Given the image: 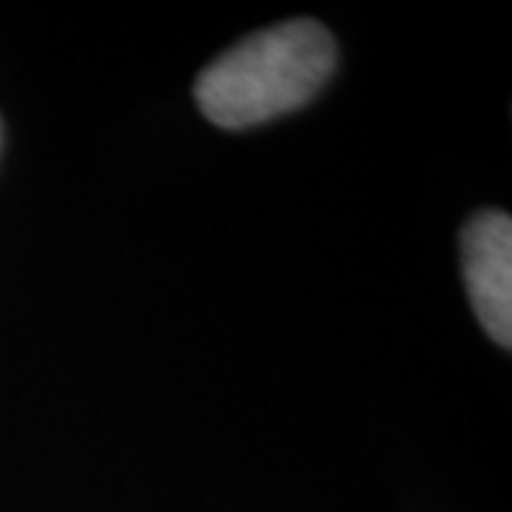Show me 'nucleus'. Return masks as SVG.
Here are the masks:
<instances>
[{
  "mask_svg": "<svg viewBox=\"0 0 512 512\" xmlns=\"http://www.w3.org/2000/svg\"><path fill=\"white\" fill-rule=\"evenodd\" d=\"M464 279L473 311L501 348L512 345V220L481 211L461 234Z\"/></svg>",
  "mask_w": 512,
  "mask_h": 512,
  "instance_id": "f03ea898",
  "label": "nucleus"
},
{
  "mask_svg": "<svg viewBox=\"0 0 512 512\" xmlns=\"http://www.w3.org/2000/svg\"><path fill=\"white\" fill-rule=\"evenodd\" d=\"M333 69V35L299 18L239 40L200 74L194 94L211 123L248 128L305 106Z\"/></svg>",
  "mask_w": 512,
  "mask_h": 512,
  "instance_id": "f257e3e1",
  "label": "nucleus"
}]
</instances>
